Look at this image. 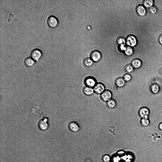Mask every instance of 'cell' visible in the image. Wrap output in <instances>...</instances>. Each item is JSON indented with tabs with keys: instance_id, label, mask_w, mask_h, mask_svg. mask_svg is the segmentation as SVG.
<instances>
[{
	"instance_id": "cell-1",
	"label": "cell",
	"mask_w": 162,
	"mask_h": 162,
	"mask_svg": "<svg viewBox=\"0 0 162 162\" xmlns=\"http://www.w3.org/2000/svg\"><path fill=\"white\" fill-rule=\"evenodd\" d=\"M48 25L52 28L56 27L58 24V21L57 18L54 16L51 15L48 18L47 20Z\"/></svg>"
},
{
	"instance_id": "cell-2",
	"label": "cell",
	"mask_w": 162,
	"mask_h": 162,
	"mask_svg": "<svg viewBox=\"0 0 162 162\" xmlns=\"http://www.w3.org/2000/svg\"><path fill=\"white\" fill-rule=\"evenodd\" d=\"M42 55L41 51L38 49H34L31 53V57L35 61L38 60L41 58Z\"/></svg>"
},
{
	"instance_id": "cell-3",
	"label": "cell",
	"mask_w": 162,
	"mask_h": 162,
	"mask_svg": "<svg viewBox=\"0 0 162 162\" xmlns=\"http://www.w3.org/2000/svg\"><path fill=\"white\" fill-rule=\"evenodd\" d=\"M126 44L131 46H134L137 44V41L135 37L132 35L128 36L126 40Z\"/></svg>"
},
{
	"instance_id": "cell-4",
	"label": "cell",
	"mask_w": 162,
	"mask_h": 162,
	"mask_svg": "<svg viewBox=\"0 0 162 162\" xmlns=\"http://www.w3.org/2000/svg\"><path fill=\"white\" fill-rule=\"evenodd\" d=\"M101 54L100 52L97 50L93 51L90 54L91 59L93 61L97 62L99 61L101 58Z\"/></svg>"
},
{
	"instance_id": "cell-5",
	"label": "cell",
	"mask_w": 162,
	"mask_h": 162,
	"mask_svg": "<svg viewBox=\"0 0 162 162\" xmlns=\"http://www.w3.org/2000/svg\"><path fill=\"white\" fill-rule=\"evenodd\" d=\"M139 114V116L142 118H148L149 114V111L147 108L143 107L140 109Z\"/></svg>"
},
{
	"instance_id": "cell-6",
	"label": "cell",
	"mask_w": 162,
	"mask_h": 162,
	"mask_svg": "<svg viewBox=\"0 0 162 162\" xmlns=\"http://www.w3.org/2000/svg\"><path fill=\"white\" fill-rule=\"evenodd\" d=\"M112 95L109 91L106 90L104 91L101 94V96L102 100L104 101H108L110 99Z\"/></svg>"
},
{
	"instance_id": "cell-7",
	"label": "cell",
	"mask_w": 162,
	"mask_h": 162,
	"mask_svg": "<svg viewBox=\"0 0 162 162\" xmlns=\"http://www.w3.org/2000/svg\"><path fill=\"white\" fill-rule=\"evenodd\" d=\"M104 87L103 85L100 83L96 84L94 87V91L96 93L100 94L102 93L104 91Z\"/></svg>"
},
{
	"instance_id": "cell-8",
	"label": "cell",
	"mask_w": 162,
	"mask_h": 162,
	"mask_svg": "<svg viewBox=\"0 0 162 162\" xmlns=\"http://www.w3.org/2000/svg\"><path fill=\"white\" fill-rule=\"evenodd\" d=\"M69 127L71 131L75 132H78L79 129V125L77 123L74 121H72L69 123Z\"/></svg>"
},
{
	"instance_id": "cell-9",
	"label": "cell",
	"mask_w": 162,
	"mask_h": 162,
	"mask_svg": "<svg viewBox=\"0 0 162 162\" xmlns=\"http://www.w3.org/2000/svg\"><path fill=\"white\" fill-rule=\"evenodd\" d=\"M85 83L88 87L92 88L94 87L96 85V82L95 79L93 78L89 77L85 80Z\"/></svg>"
},
{
	"instance_id": "cell-10",
	"label": "cell",
	"mask_w": 162,
	"mask_h": 162,
	"mask_svg": "<svg viewBox=\"0 0 162 162\" xmlns=\"http://www.w3.org/2000/svg\"><path fill=\"white\" fill-rule=\"evenodd\" d=\"M136 11L138 14L141 16H143L146 13L145 9L143 6L141 5L138 6L136 8Z\"/></svg>"
},
{
	"instance_id": "cell-11",
	"label": "cell",
	"mask_w": 162,
	"mask_h": 162,
	"mask_svg": "<svg viewBox=\"0 0 162 162\" xmlns=\"http://www.w3.org/2000/svg\"><path fill=\"white\" fill-rule=\"evenodd\" d=\"M25 64L28 67H31L34 65L35 61L31 57H28L26 58L24 61Z\"/></svg>"
},
{
	"instance_id": "cell-12",
	"label": "cell",
	"mask_w": 162,
	"mask_h": 162,
	"mask_svg": "<svg viewBox=\"0 0 162 162\" xmlns=\"http://www.w3.org/2000/svg\"><path fill=\"white\" fill-rule=\"evenodd\" d=\"M83 92L86 95H90L92 94L93 93L94 90L92 88L88 87H85L83 89Z\"/></svg>"
},
{
	"instance_id": "cell-13",
	"label": "cell",
	"mask_w": 162,
	"mask_h": 162,
	"mask_svg": "<svg viewBox=\"0 0 162 162\" xmlns=\"http://www.w3.org/2000/svg\"><path fill=\"white\" fill-rule=\"evenodd\" d=\"M132 66L134 68H137L141 66V63L140 61L138 59L134 60L132 62Z\"/></svg>"
},
{
	"instance_id": "cell-14",
	"label": "cell",
	"mask_w": 162,
	"mask_h": 162,
	"mask_svg": "<svg viewBox=\"0 0 162 162\" xmlns=\"http://www.w3.org/2000/svg\"><path fill=\"white\" fill-rule=\"evenodd\" d=\"M84 65L87 67H90L92 66L93 64V61L92 59L89 58H85L83 61Z\"/></svg>"
},
{
	"instance_id": "cell-15",
	"label": "cell",
	"mask_w": 162,
	"mask_h": 162,
	"mask_svg": "<svg viewBox=\"0 0 162 162\" xmlns=\"http://www.w3.org/2000/svg\"><path fill=\"white\" fill-rule=\"evenodd\" d=\"M116 83L117 86L121 87L124 85L125 82L123 79L121 78H119L116 80Z\"/></svg>"
},
{
	"instance_id": "cell-16",
	"label": "cell",
	"mask_w": 162,
	"mask_h": 162,
	"mask_svg": "<svg viewBox=\"0 0 162 162\" xmlns=\"http://www.w3.org/2000/svg\"><path fill=\"white\" fill-rule=\"evenodd\" d=\"M153 4V1L152 0H146L143 1V4L146 7H150L152 6Z\"/></svg>"
},
{
	"instance_id": "cell-17",
	"label": "cell",
	"mask_w": 162,
	"mask_h": 162,
	"mask_svg": "<svg viewBox=\"0 0 162 162\" xmlns=\"http://www.w3.org/2000/svg\"><path fill=\"white\" fill-rule=\"evenodd\" d=\"M141 124L144 126H147L149 124L150 122L148 118H143L141 120Z\"/></svg>"
},
{
	"instance_id": "cell-18",
	"label": "cell",
	"mask_w": 162,
	"mask_h": 162,
	"mask_svg": "<svg viewBox=\"0 0 162 162\" xmlns=\"http://www.w3.org/2000/svg\"><path fill=\"white\" fill-rule=\"evenodd\" d=\"M107 105L109 108H113L115 107L116 105V103L114 100L110 99L107 101Z\"/></svg>"
},
{
	"instance_id": "cell-19",
	"label": "cell",
	"mask_w": 162,
	"mask_h": 162,
	"mask_svg": "<svg viewBox=\"0 0 162 162\" xmlns=\"http://www.w3.org/2000/svg\"><path fill=\"white\" fill-rule=\"evenodd\" d=\"M151 89L154 93H157L159 90V88L158 85L156 84H152L151 86Z\"/></svg>"
},
{
	"instance_id": "cell-20",
	"label": "cell",
	"mask_w": 162,
	"mask_h": 162,
	"mask_svg": "<svg viewBox=\"0 0 162 162\" xmlns=\"http://www.w3.org/2000/svg\"><path fill=\"white\" fill-rule=\"evenodd\" d=\"M133 52V50L131 47L130 46H128L126 47L125 51V53L126 55L130 56L132 55Z\"/></svg>"
},
{
	"instance_id": "cell-21",
	"label": "cell",
	"mask_w": 162,
	"mask_h": 162,
	"mask_svg": "<svg viewBox=\"0 0 162 162\" xmlns=\"http://www.w3.org/2000/svg\"><path fill=\"white\" fill-rule=\"evenodd\" d=\"M117 43L119 44H124L125 43V39L122 37L119 38L117 41Z\"/></svg>"
},
{
	"instance_id": "cell-22",
	"label": "cell",
	"mask_w": 162,
	"mask_h": 162,
	"mask_svg": "<svg viewBox=\"0 0 162 162\" xmlns=\"http://www.w3.org/2000/svg\"><path fill=\"white\" fill-rule=\"evenodd\" d=\"M149 9L151 13L153 14L156 13L157 10L156 7L153 6H152L150 7Z\"/></svg>"
},
{
	"instance_id": "cell-23",
	"label": "cell",
	"mask_w": 162,
	"mask_h": 162,
	"mask_svg": "<svg viewBox=\"0 0 162 162\" xmlns=\"http://www.w3.org/2000/svg\"><path fill=\"white\" fill-rule=\"evenodd\" d=\"M131 79V76L129 74H125L124 76L123 79L125 81H129Z\"/></svg>"
},
{
	"instance_id": "cell-24",
	"label": "cell",
	"mask_w": 162,
	"mask_h": 162,
	"mask_svg": "<svg viewBox=\"0 0 162 162\" xmlns=\"http://www.w3.org/2000/svg\"><path fill=\"white\" fill-rule=\"evenodd\" d=\"M133 66L130 65H127L126 68V71L129 72H132L133 70Z\"/></svg>"
},
{
	"instance_id": "cell-25",
	"label": "cell",
	"mask_w": 162,
	"mask_h": 162,
	"mask_svg": "<svg viewBox=\"0 0 162 162\" xmlns=\"http://www.w3.org/2000/svg\"><path fill=\"white\" fill-rule=\"evenodd\" d=\"M103 159L105 162H108L110 160V158L108 155H105L103 157Z\"/></svg>"
},
{
	"instance_id": "cell-26",
	"label": "cell",
	"mask_w": 162,
	"mask_h": 162,
	"mask_svg": "<svg viewBox=\"0 0 162 162\" xmlns=\"http://www.w3.org/2000/svg\"><path fill=\"white\" fill-rule=\"evenodd\" d=\"M126 47L125 46V45L124 44L120 45V49L121 50H124L125 51L126 49Z\"/></svg>"
},
{
	"instance_id": "cell-27",
	"label": "cell",
	"mask_w": 162,
	"mask_h": 162,
	"mask_svg": "<svg viewBox=\"0 0 162 162\" xmlns=\"http://www.w3.org/2000/svg\"><path fill=\"white\" fill-rule=\"evenodd\" d=\"M159 41L160 44L162 45V34L160 35L159 37Z\"/></svg>"
},
{
	"instance_id": "cell-28",
	"label": "cell",
	"mask_w": 162,
	"mask_h": 162,
	"mask_svg": "<svg viewBox=\"0 0 162 162\" xmlns=\"http://www.w3.org/2000/svg\"><path fill=\"white\" fill-rule=\"evenodd\" d=\"M159 128L160 130H162V123L160 124L159 125Z\"/></svg>"
},
{
	"instance_id": "cell-29",
	"label": "cell",
	"mask_w": 162,
	"mask_h": 162,
	"mask_svg": "<svg viewBox=\"0 0 162 162\" xmlns=\"http://www.w3.org/2000/svg\"></svg>"
}]
</instances>
